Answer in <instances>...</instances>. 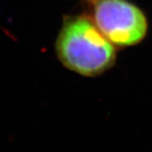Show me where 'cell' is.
Wrapping results in <instances>:
<instances>
[{
  "instance_id": "obj_1",
  "label": "cell",
  "mask_w": 152,
  "mask_h": 152,
  "mask_svg": "<svg viewBox=\"0 0 152 152\" xmlns=\"http://www.w3.org/2000/svg\"><path fill=\"white\" fill-rule=\"evenodd\" d=\"M60 61L67 69L87 77L110 70L115 62V45L102 33L92 18H65L55 43Z\"/></svg>"
},
{
  "instance_id": "obj_2",
  "label": "cell",
  "mask_w": 152,
  "mask_h": 152,
  "mask_svg": "<svg viewBox=\"0 0 152 152\" xmlns=\"http://www.w3.org/2000/svg\"><path fill=\"white\" fill-rule=\"evenodd\" d=\"M93 19L115 46L137 44L148 31V21L142 10L126 0H101L95 3Z\"/></svg>"
},
{
  "instance_id": "obj_3",
  "label": "cell",
  "mask_w": 152,
  "mask_h": 152,
  "mask_svg": "<svg viewBox=\"0 0 152 152\" xmlns=\"http://www.w3.org/2000/svg\"><path fill=\"white\" fill-rule=\"evenodd\" d=\"M87 1H90V2H93V3H97V2L101 1V0H87Z\"/></svg>"
}]
</instances>
